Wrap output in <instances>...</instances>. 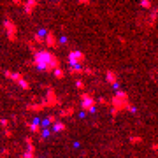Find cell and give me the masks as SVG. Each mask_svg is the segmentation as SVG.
<instances>
[{
  "label": "cell",
  "mask_w": 158,
  "mask_h": 158,
  "mask_svg": "<svg viewBox=\"0 0 158 158\" xmlns=\"http://www.w3.org/2000/svg\"><path fill=\"white\" fill-rule=\"evenodd\" d=\"M34 65L44 72H55L61 67L60 58L49 49H37V53H34Z\"/></svg>",
  "instance_id": "cell-1"
},
{
  "label": "cell",
  "mask_w": 158,
  "mask_h": 158,
  "mask_svg": "<svg viewBox=\"0 0 158 158\" xmlns=\"http://www.w3.org/2000/svg\"><path fill=\"white\" fill-rule=\"evenodd\" d=\"M109 107H111V116L113 118H118L119 113H134L135 107L134 104L130 102V97L127 91L118 90L111 99H109Z\"/></svg>",
  "instance_id": "cell-2"
},
{
  "label": "cell",
  "mask_w": 158,
  "mask_h": 158,
  "mask_svg": "<svg viewBox=\"0 0 158 158\" xmlns=\"http://www.w3.org/2000/svg\"><path fill=\"white\" fill-rule=\"evenodd\" d=\"M79 100H81V109L83 113H93L97 109V99L93 95V91H83L79 95Z\"/></svg>",
  "instance_id": "cell-3"
},
{
  "label": "cell",
  "mask_w": 158,
  "mask_h": 158,
  "mask_svg": "<svg viewBox=\"0 0 158 158\" xmlns=\"http://www.w3.org/2000/svg\"><path fill=\"white\" fill-rule=\"evenodd\" d=\"M44 88L48 90V91H46V97H44L46 107H49V109H56V107H60V105H61V99L56 95V90H55L53 86H49V84H44Z\"/></svg>",
  "instance_id": "cell-4"
},
{
  "label": "cell",
  "mask_w": 158,
  "mask_h": 158,
  "mask_svg": "<svg viewBox=\"0 0 158 158\" xmlns=\"http://www.w3.org/2000/svg\"><path fill=\"white\" fill-rule=\"evenodd\" d=\"M4 76L7 79H11V81H14L16 84H20L21 90L30 91V83L23 78V74H20V72H11V70H4Z\"/></svg>",
  "instance_id": "cell-5"
},
{
  "label": "cell",
  "mask_w": 158,
  "mask_h": 158,
  "mask_svg": "<svg viewBox=\"0 0 158 158\" xmlns=\"http://www.w3.org/2000/svg\"><path fill=\"white\" fill-rule=\"evenodd\" d=\"M67 60H69V67H79V69H83L84 67V61H86V55L83 53V51H70L69 53V56H67Z\"/></svg>",
  "instance_id": "cell-6"
},
{
  "label": "cell",
  "mask_w": 158,
  "mask_h": 158,
  "mask_svg": "<svg viewBox=\"0 0 158 158\" xmlns=\"http://www.w3.org/2000/svg\"><path fill=\"white\" fill-rule=\"evenodd\" d=\"M4 30H5V35H7V39L11 40V42H16L18 40V25L11 20V18H5V21H4Z\"/></svg>",
  "instance_id": "cell-7"
},
{
  "label": "cell",
  "mask_w": 158,
  "mask_h": 158,
  "mask_svg": "<svg viewBox=\"0 0 158 158\" xmlns=\"http://www.w3.org/2000/svg\"><path fill=\"white\" fill-rule=\"evenodd\" d=\"M46 109V104H44V99H39V97H32V102L30 104H26V111H30V113H40V111H44Z\"/></svg>",
  "instance_id": "cell-8"
},
{
  "label": "cell",
  "mask_w": 158,
  "mask_h": 158,
  "mask_svg": "<svg viewBox=\"0 0 158 158\" xmlns=\"http://www.w3.org/2000/svg\"><path fill=\"white\" fill-rule=\"evenodd\" d=\"M44 46H48L49 49H55V48H58V37H56V34L55 32H46V35H44Z\"/></svg>",
  "instance_id": "cell-9"
},
{
  "label": "cell",
  "mask_w": 158,
  "mask_h": 158,
  "mask_svg": "<svg viewBox=\"0 0 158 158\" xmlns=\"http://www.w3.org/2000/svg\"><path fill=\"white\" fill-rule=\"evenodd\" d=\"M25 127L32 132V134H39L42 137V127H40L39 119H34V121H25Z\"/></svg>",
  "instance_id": "cell-10"
},
{
  "label": "cell",
  "mask_w": 158,
  "mask_h": 158,
  "mask_svg": "<svg viewBox=\"0 0 158 158\" xmlns=\"http://www.w3.org/2000/svg\"><path fill=\"white\" fill-rule=\"evenodd\" d=\"M21 5H23V11H25L28 16H32V14L35 12V9L39 7V2H37V0H28V2H23Z\"/></svg>",
  "instance_id": "cell-11"
},
{
  "label": "cell",
  "mask_w": 158,
  "mask_h": 158,
  "mask_svg": "<svg viewBox=\"0 0 158 158\" xmlns=\"http://www.w3.org/2000/svg\"><path fill=\"white\" fill-rule=\"evenodd\" d=\"M74 113H76V105H67V107H63V109H60V114L58 118H70V116H74Z\"/></svg>",
  "instance_id": "cell-12"
},
{
  "label": "cell",
  "mask_w": 158,
  "mask_h": 158,
  "mask_svg": "<svg viewBox=\"0 0 158 158\" xmlns=\"http://www.w3.org/2000/svg\"><path fill=\"white\" fill-rule=\"evenodd\" d=\"M105 81L111 86H118V72L114 70H105Z\"/></svg>",
  "instance_id": "cell-13"
},
{
  "label": "cell",
  "mask_w": 158,
  "mask_h": 158,
  "mask_svg": "<svg viewBox=\"0 0 158 158\" xmlns=\"http://www.w3.org/2000/svg\"><path fill=\"white\" fill-rule=\"evenodd\" d=\"M35 151H37V148H35L34 144H26V148H25V151H23L21 158H37Z\"/></svg>",
  "instance_id": "cell-14"
},
{
  "label": "cell",
  "mask_w": 158,
  "mask_h": 158,
  "mask_svg": "<svg viewBox=\"0 0 158 158\" xmlns=\"http://www.w3.org/2000/svg\"><path fill=\"white\" fill-rule=\"evenodd\" d=\"M53 130H55V134H65V132H67V123L56 121V123L53 125Z\"/></svg>",
  "instance_id": "cell-15"
},
{
  "label": "cell",
  "mask_w": 158,
  "mask_h": 158,
  "mask_svg": "<svg viewBox=\"0 0 158 158\" xmlns=\"http://www.w3.org/2000/svg\"><path fill=\"white\" fill-rule=\"evenodd\" d=\"M44 35H46V30H39V32L34 35V44L44 46Z\"/></svg>",
  "instance_id": "cell-16"
},
{
  "label": "cell",
  "mask_w": 158,
  "mask_h": 158,
  "mask_svg": "<svg viewBox=\"0 0 158 158\" xmlns=\"http://www.w3.org/2000/svg\"><path fill=\"white\" fill-rule=\"evenodd\" d=\"M157 18H158V7H153L151 14H149V26H153L157 23Z\"/></svg>",
  "instance_id": "cell-17"
},
{
  "label": "cell",
  "mask_w": 158,
  "mask_h": 158,
  "mask_svg": "<svg viewBox=\"0 0 158 158\" xmlns=\"http://www.w3.org/2000/svg\"><path fill=\"white\" fill-rule=\"evenodd\" d=\"M69 74L70 76H83V69H79V67H69Z\"/></svg>",
  "instance_id": "cell-18"
},
{
  "label": "cell",
  "mask_w": 158,
  "mask_h": 158,
  "mask_svg": "<svg viewBox=\"0 0 158 158\" xmlns=\"http://www.w3.org/2000/svg\"><path fill=\"white\" fill-rule=\"evenodd\" d=\"M142 9H146V11H151L153 9V2L151 0H140V4H139Z\"/></svg>",
  "instance_id": "cell-19"
},
{
  "label": "cell",
  "mask_w": 158,
  "mask_h": 158,
  "mask_svg": "<svg viewBox=\"0 0 158 158\" xmlns=\"http://www.w3.org/2000/svg\"><path fill=\"white\" fill-rule=\"evenodd\" d=\"M53 74H55V78H56V79H65V76H67V72H65L61 67H60V69H56Z\"/></svg>",
  "instance_id": "cell-20"
},
{
  "label": "cell",
  "mask_w": 158,
  "mask_h": 158,
  "mask_svg": "<svg viewBox=\"0 0 158 158\" xmlns=\"http://www.w3.org/2000/svg\"><path fill=\"white\" fill-rule=\"evenodd\" d=\"M76 90H79L81 93H83V91L86 90V83H84L83 79H78V81H76Z\"/></svg>",
  "instance_id": "cell-21"
},
{
  "label": "cell",
  "mask_w": 158,
  "mask_h": 158,
  "mask_svg": "<svg viewBox=\"0 0 158 158\" xmlns=\"http://www.w3.org/2000/svg\"><path fill=\"white\" fill-rule=\"evenodd\" d=\"M83 76H90V78H93V76H95V70H93L91 67H83Z\"/></svg>",
  "instance_id": "cell-22"
},
{
  "label": "cell",
  "mask_w": 158,
  "mask_h": 158,
  "mask_svg": "<svg viewBox=\"0 0 158 158\" xmlns=\"http://www.w3.org/2000/svg\"><path fill=\"white\" fill-rule=\"evenodd\" d=\"M25 44L28 46V49H30L32 53H37V46L34 44V40H25Z\"/></svg>",
  "instance_id": "cell-23"
},
{
  "label": "cell",
  "mask_w": 158,
  "mask_h": 158,
  "mask_svg": "<svg viewBox=\"0 0 158 158\" xmlns=\"http://www.w3.org/2000/svg\"><path fill=\"white\" fill-rule=\"evenodd\" d=\"M56 121H60V119L56 118V116H55V114H49V116H48V118H46V123H49V125H55V123H56Z\"/></svg>",
  "instance_id": "cell-24"
},
{
  "label": "cell",
  "mask_w": 158,
  "mask_h": 158,
  "mask_svg": "<svg viewBox=\"0 0 158 158\" xmlns=\"http://www.w3.org/2000/svg\"><path fill=\"white\" fill-rule=\"evenodd\" d=\"M128 140H130V144H140V142H142V137H139V135H134V137H130Z\"/></svg>",
  "instance_id": "cell-25"
},
{
  "label": "cell",
  "mask_w": 158,
  "mask_h": 158,
  "mask_svg": "<svg viewBox=\"0 0 158 158\" xmlns=\"http://www.w3.org/2000/svg\"><path fill=\"white\" fill-rule=\"evenodd\" d=\"M109 105V99H105V97H100L99 100H97V105Z\"/></svg>",
  "instance_id": "cell-26"
},
{
  "label": "cell",
  "mask_w": 158,
  "mask_h": 158,
  "mask_svg": "<svg viewBox=\"0 0 158 158\" xmlns=\"http://www.w3.org/2000/svg\"><path fill=\"white\" fill-rule=\"evenodd\" d=\"M0 125H2L4 128H9V119H0Z\"/></svg>",
  "instance_id": "cell-27"
},
{
  "label": "cell",
  "mask_w": 158,
  "mask_h": 158,
  "mask_svg": "<svg viewBox=\"0 0 158 158\" xmlns=\"http://www.w3.org/2000/svg\"><path fill=\"white\" fill-rule=\"evenodd\" d=\"M25 144H34V139H32V135H26V137H25Z\"/></svg>",
  "instance_id": "cell-28"
},
{
  "label": "cell",
  "mask_w": 158,
  "mask_h": 158,
  "mask_svg": "<svg viewBox=\"0 0 158 158\" xmlns=\"http://www.w3.org/2000/svg\"><path fill=\"white\" fill-rule=\"evenodd\" d=\"M5 137H7V139L12 137V130H11V128H5Z\"/></svg>",
  "instance_id": "cell-29"
},
{
  "label": "cell",
  "mask_w": 158,
  "mask_h": 158,
  "mask_svg": "<svg viewBox=\"0 0 158 158\" xmlns=\"http://www.w3.org/2000/svg\"><path fill=\"white\" fill-rule=\"evenodd\" d=\"M151 76H153V79L158 83V70H153V72H151Z\"/></svg>",
  "instance_id": "cell-30"
},
{
  "label": "cell",
  "mask_w": 158,
  "mask_h": 158,
  "mask_svg": "<svg viewBox=\"0 0 158 158\" xmlns=\"http://www.w3.org/2000/svg\"><path fill=\"white\" fill-rule=\"evenodd\" d=\"M151 151H155V153H158V144H155V142L151 144Z\"/></svg>",
  "instance_id": "cell-31"
},
{
  "label": "cell",
  "mask_w": 158,
  "mask_h": 158,
  "mask_svg": "<svg viewBox=\"0 0 158 158\" xmlns=\"http://www.w3.org/2000/svg\"><path fill=\"white\" fill-rule=\"evenodd\" d=\"M0 70H2V67H0Z\"/></svg>",
  "instance_id": "cell-32"
}]
</instances>
